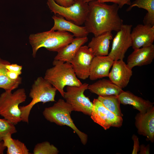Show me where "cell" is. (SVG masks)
Here are the masks:
<instances>
[{"mask_svg":"<svg viewBox=\"0 0 154 154\" xmlns=\"http://www.w3.org/2000/svg\"><path fill=\"white\" fill-rule=\"evenodd\" d=\"M89 10L84 23L89 33L96 36L108 32L119 31L123 21L118 13L119 7L116 4L108 5L94 0L88 3Z\"/></svg>","mask_w":154,"mask_h":154,"instance_id":"obj_1","label":"cell"},{"mask_svg":"<svg viewBox=\"0 0 154 154\" xmlns=\"http://www.w3.org/2000/svg\"><path fill=\"white\" fill-rule=\"evenodd\" d=\"M74 38L73 35L64 31L50 30L31 34L29 37V40L32 48L33 56L35 57L37 51L42 47L58 52L70 43Z\"/></svg>","mask_w":154,"mask_h":154,"instance_id":"obj_2","label":"cell"},{"mask_svg":"<svg viewBox=\"0 0 154 154\" xmlns=\"http://www.w3.org/2000/svg\"><path fill=\"white\" fill-rule=\"evenodd\" d=\"M52 64L53 67L46 70L44 78L56 89L63 97L65 86H79L82 84L70 63L54 60Z\"/></svg>","mask_w":154,"mask_h":154,"instance_id":"obj_3","label":"cell"},{"mask_svg":"<svg viewBox=\"0 0 154 154\" xmlns=\"http://www.w3.org/2000/svg\"><path fill=\"white\" fill-rule=\"evenodd\" d=\"M72 111L70 105L60 99L52 106L45 108L42 114L45 119L51 122L70 127L78 135L82 143L85 145L88 141V135L79 130L74 123L70 116Z\"/></svg>","mask_w":154,"mask_h":154,"instance_id":"obj_4","label":"cell"},{"mask_svg":"<svg viewBox=\"0 0 154 154\" xmlns=\"http://www.w3.org/2000/svg\"><path fill=\"white\" fill-rule=\"evenodd\" d=\"M57 91L56 89L44 78L38 77L35 81L29 93V96L32 99L31 101L27 105L19 106L22 121L29 123L31 110L37 104L55 101Z\"/></svg>","mask_w":154,"mask_h":154,"instance_id":"obj_5","label":"cell"},{"mask_svg":"<svg viewBox=\"0 0 154 154\" xmlns=\"http://www.w3.org/2000/svg\"><path fill=\"white\" fill-rule=\"evenodd\" d=\"M25 89H18L13 93L6 91L0 95V115L15 125L22 121L19 104L25 101Z\"/></svg>","mask_w":154,"mask_h":154,"instance_id":"obj_6","label":"cell"},{"mask_svg":"<svg viewBox=\"0 0 154 154\" xmlns=\"http://www.w3.org/2000/svg\"><path fill=\"white\" fill-rule=\"evenodd\" d=\"M47 4L54 14H58L79 26L84 23L89 10L88 3L80 0L75 1L72 5L66 7L59 5L54 0H47Z\"/></svg>","mask_w":154,"mask_h":154,"instance_id":"obj_7","label":"cell"},{"mask_svg":"<svg viewBox=\"0 0 154 154\" xmlns=\"http://www.w3.org/2000/svg\"><path fill=\"white\" fill-rule=\"evenodd\" d=\"M88 85V84L85 83L79 86H67L63 98L71 105L73 111L80 112L90 116L93 103L84 94Z\"/></svg>","mask_w":154,"mask_h":154,"instance_id":"obj_8","label":"cell"},{"mask_svg":"<svg viewBox=\"0 0 154 154\" xmlns=\"http://www.w3.org/2000/svg\"><path fill=\"white\" fill-rule=\"evenodd\" d=\"M93 103V107L90 116L95 123L106 130L111 127H121L123 121L122 117L111 112L98 99H94Z\"/></svg>","mask_w":154,"mask_h":154,"instance_id":"obj_9","label":"cell"},{"mask_svg":"<svg viewBox=\"0 0 154 154\" xmlns=\"http://www.w3.org/2000/svg\"><path fill=\"white\" fill-rule=\"evenodd\" d=\"M132 26L131 25L123 24L117 32L108 54L114 61L123 60L127 51L131 46V33Z\"/></svg>","mask_w":154,"mask_h":154,"instance_id":"obj_10","label":"cell"},{"mask_svg":"<svg viewBox=\"0 0 154 154\" xmlns=\"http://www.w3.org/2000/svg\"><path fill=\"white\" fill-rule=\"evenodd\" d=\"M94 57L87 46L80 47L70 62L78 78L85 80L89 78L90 64Z\"/></svg>","mask_w":154,"mask_h":154,"instance_id":"obj_11","label":"cell"},{"mask_svg":"<svg viewBox=\"0 0 154 154\" xmlns=\"http://www.w3.org/2000/svg\"><path fill=\"white\" fill-rule=\"evenodd\" d=\"M131 35L134 50L151 45L154 41V25L138 24L131 31Z\"/></svg>","mask_w":154,"mask_h":154,"instance_id":"obj_12","label":"cell"},{"mask_svg":"<svg viewBox=\"0 0 154 154\" xmlns=\"http://www.w3.org/2000/svg\"><path fill=\"white\" fill-rule=\"evenodd\" d=\"M130 68L123 60L114 61L108 77L114 84L121 89L128 85L132 75Z\"/></svg>","mask_w":154,"mask_h":154,"instance_id":"obj_13","label":"cell"},{"mask_svg":"<svg viewBox=\"0 0 154 154\" xmlns=\"http://www.w3.org/2000/svg\"><path fill=\"white\" fill-rule=\"evenodd\" d=\"M135 124L139 134L146 137L151 142L154 141V107L146 112L137 114Z\"/></svg>","mask_w":154,"mask_h":154,"instance_id":"obj_14","label":"cell"},{"mask_svg":"<svg viewBox=\"0 0 154 154\" xmlns=\"http://www.w3.org/2000/svg\"><path fill=\"white\" fill-rule=\"evenodd\" d=\"M114 60L109 55L94 56L90 66L89 78L91 80L108 76Z\"/></svg>","mask_w":154,"mask_h":154,"instance_id":"obj_15","label":"cell"},{"mask_svg":"<svg viewBox=\"0 0 154 154\" xmlns=\"http://www.w3.org/2000/svg\"><path fill=\"white\" fill-rule=\"evenodd\" d=\"M154 58V45L135 49L127 58V64L131 69L151 64Z\"/></svg>","mask_w":154,"mask_h":154,"instance_id":"obj_16","label":"cell"},{"mask_svg":"<svg viewBox=\"0 0 154 154\" xmlns=\"http://www.w3.org/2000/svg\"><path fill=\"white\" fill-rule=\"evenodd\" d=\"M52 18L54 24L50 30L70 32L75 38L86 37L89 33L85 26L78 25L58 14H54Z\"/></svg>","mask_w":154,"mask_h":154,"instance_id":"obj_17","label":"cell"},{"mask_svg":"<svg viewBox=\"0 0 154 154\" xmlns=\"http://www.w3.org/2000/svg\"><path fill=\"white\" fill-rule=\"evenodd\" d=\"M112 38L111 32L105 33L93 37L87 46L94 56L108 55L110 42Z\"/></svg>","mask_w":154,"mask_h":154,"instance_id":"obj_18","label":"cell"},{"mask_svg":"<svg viewBox=\"0 0 154 154\" xmlns=\"http://www.w3.org/2000/svg\"><path fill=\"white\" fill-rule=\"evenodd\" d=\"M118 97L120 104L132 105L142 114L145 113L153 106V103L136 96L128 91H123Z\"/></svg>","mask_w":154,"mask_h":154,"instance_id":"obj_19","label":"cell"},{"mask_svg":"<svg viewBox=\"0 0 154 154\" xmlns=\"http://www.w3.org/2000/svg\"><path fill=\"white\" fill-rule=\"evenodd\" d=\"M92 93L99 96H118L123 90L110 79H100L91 84H89L88 89Z\"/></svg>","mask_w":154,"mask_h":154,"instance_id":"obj_20","label":"cell"},{"mask_svg":"<svg viewBox=\"0 0 154 154\" xmlns=\"http://www.w3.org/2000/svg\"><path fill=\"white\" fill-rule=\"evenodd\" d=\"M88 40L87 37L75 38L70 44L57 52L54 60L70 62L81 46Z\"/></svg>","mask_w":154,"mask_h":154,"instance_id":"obj_21","label":"cell"},{"mask_svg":"<svg viewBox=\"0 0 154 154\" xmlns=\"http://www.w3.org/2000/svg\"><path fill=\"white\" fill-rule=\"evenodd\" d=\"M8 61L0 58V88L6 91H12L17 88L22 82L20 76L17 79L13 80L8 76L7 73L9 69L7 67Z\"/></svg>","mask_w":154,"mask_h":154,"instance_id":"obj_22","label":"cell"},{"mask_svg":"<svg viewBox=\"0 0 154 154\" xmlns=\"http://www.w3.org/2000/svg\"><path fill=\"white\" fill-rule=\"evenodd\" d=\"M134 7L147 11L143 19V24L154 25V0H135L131 3L126 11H130Z\"/></svg>","mask_w":154,"mask_h":154,"instance_id":"obj_23","label":"cell"},{"mask_svg":"<svg viewBox=\"0 0 154 154\" xmlns=\"http://www.w3.org/2000/svg\"><path fill=\"white\" fill-rule=\"evenodd\" d=\"M9 133L2 138L3 146L7 148V154H29V150L24 143L11 137Z\"/></svg>","mask_w":154,"mask_h":154,"instance_id":"obj_24","label":"cell"},{"mask_svg":"<svg viewBox=\"0 0 154 154\" xmlns=\"http://www.w3.org/2000/svg\"><path fill=\"white\" fill-rule=\"evenodd\" d=\"M98 99L108 110L116 115L122 117L120 108V102L118 96H98Z\"/></svg>","mask_w":154,"mask_h":154,"instance_id":"obj_25","label":"cell"},{"mask_svg":"<svg viewBox=\"0 0 154 154\" xmlns=\"http://www.w3.org/2000/svg\"><path fill=\"white\" fill-rule=\"evenodd\" d=\"M59 152L55 146L47 141L37 144L33 151L34 154H57Z\"/></svg>","mask_w":154,"mask_h":154,"instance_id":"obj_26","label":"cell"},{"mask_svg":"<svg viewBox=\"0 0 154 154\" xmlns=\"http://www.w3.org/2000/svg\"><path fill=\"white\" fill-rule=\"evenodd\" d=\"M17 132L14 124L4 118H0V142L2 141L3 137L7 134L12 135Z\"/></svg>","mask_w":154,"mask_h":154,"instance_id":"obj_27","label":"cell"},{"mask_svg":"<svg viewBox=\"0 0 154 154\" xmlns=\"http://www.w3.org/2000/svg\"><path fill=\"white\" fill-rule=\"evenodd\" d=\"M100 3H105L110 2L117 4L119 9L121 8L125 5L130 6L131 4V0H97Z\"/></svg>","mask_w":154,"mask_h":154,"instance_id":"obj_28","label":"cell"},{"mask_svg":"<svg viewBox=\"0 0 154 154\" xmlns=\"http://www.w3.org/2000/svg\"><path fill=\"white\" fill-rule=\"evenodd\" d=\"M132 139L133 141L134 145L133 149L132 152V154H136L139 150L140 146L139 141L137 137L134 134L132 136Z\"/></svg>","mask_w":154,"mask_h":154,"instance_id":"obj_29","label":"cell"},{"mask_svg":"<svg viewBox=\"0 0 154 154\" xmlns=\"http://www.w3.org/2000/svg\"><path fill=\"white\" fill-rule=\"evenodd\" d=\"M58 5L64 7H68L72 5L74 3V0H54Z\"/></svg>","mask_w":154,"mask_h":154,"instance_id":"obj_30","label":"cell"},{"mask_svg":"<svg viewBox=\"0 0 154 154\" xmlns=\"http://www.w3.org/2000/svg\"><path fill=\"white\" fill-rule=\"evenodd\" d=\"M139 149L140 154H149V146L148 145L145 146L143 144L141 145L140 146Z\"/></svg>","mask_w":154,"mask_h":154,"instance_id":"obj_31","label":"cell"},{"mask_svg":"<svg viewBox=\"0 0 154 154\" xmlns=\"http://www.w3.org/2000/svg\"><path fill=\"white\" fill-rule=\"evenodd\" d=\"M6 148L3 146V141L0 142V154L3 153L4 150Z\"/></svg>","mask_w":154,"mask_h":154,"instance_id":"obj_32","label":"cell"},{"mask_svg":"<svg viewBox=\"0 0 154 154\" xmlns=\"http://www.w3.org/2000/svg\"><path fill=\"white\" fill-rule=\"evenodd\" d=\"M74 1H76L78 0L82 1L85 3H88L89 2L94 1V0H74Z\"/></svg>","mask_w":154,"mask_h":154,"instance_id":"obj_33","label":"cell"}]
</instances>
